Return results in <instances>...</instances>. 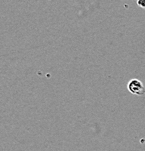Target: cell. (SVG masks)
<instances>
[{
	"instance_id": "6da1fadb",
	"label": "cell",
	"mask_w": 145,
	"mask_h": 151,
	"mask_svg": "<svg viewBox=\"0 0 145 151\" xmlns=\"http://www.w3.org/2000/svg\"><path fill=\"white\" fill-rule=\"evenodd\" d=\"M127 89L128 92L132 94L141 96L145 93V88L144 84L140 80L133 78L128 83Z\"/></svg>"
},
{
	"instance_id": "7a4b0ae2",
	"label": "cell",
	"mask_w": 145,
	"mask_h": 151,
	"mask_svg": "<svg viewBox=\"0 0 145 151\" xmlns=\"http://www.w3.org/2000/svg\"><path fill=\"white\" fill-rule=\"evenodd\" d=\"M137 4L141 8H145V0H137Z\"/></svg>"
}]
</instances>
